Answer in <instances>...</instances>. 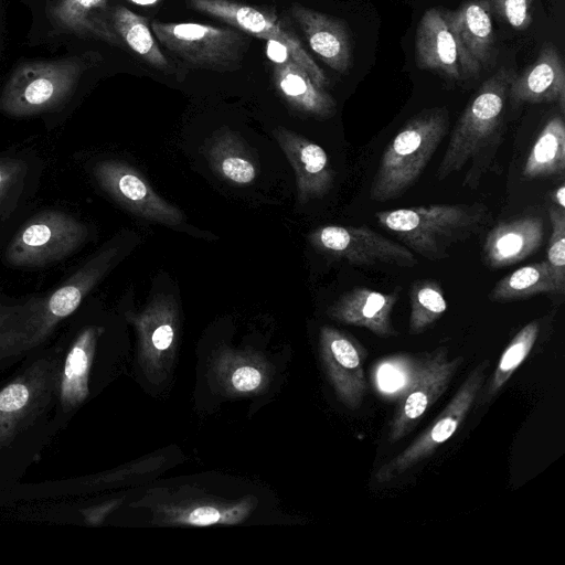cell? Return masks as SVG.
Here are the masks:
<instances>
[{"label": "cell", "instance_id": "39", "mask_svg": "<svg viewBox=\"0 0 565 565\" xmlns=\"http://www.w3.org/2000/svg\"><path fill=\"white\" fill-rule=\"evenodd\" d=\"M130 3L141 7H150L159 3L161 0H127Z\"/></svg>", "mask_w": 565, "mask_h": 565}, {"label": "cell", "instance_id": "29", "mask_svg": "<svg viewBox=\"0 0 565 565\" xmlns=\"http://www.w3.org/2000/svg\"><path fill=\"white\" fill-rule=\"evenodd\" d=\"M565 284L554 275L546 260L522 266L502 277L489 294L492 301H514L540 294H564Z\"/></svg>", "mask_w": 565, "mask_h": 565}, {"label": "cell", "instance_id": "33", "mask_svg": "<svg viewBox=\"0 0 565 565\" xmlns=\"http://www.w3.org/2000/svg\"><path fill=\"white\" fill-rule=\"evenodd\" d=\"M408 332L417 335L431 327L447 310L441 286L434 279H417L409 288Z\"/></svg>", "mask_w": 565, "mask_h": 565}, {"label": "cell", "instance_id": "25", "mask_svg": "<svg viewBox=\"0 0 565 565\" xmlns=\"http://www.w3.org/2000/svg\"><path fill=\"white\" fill-rule=\"evenodd\" d=\"M103 329H83L72 342L58 379L60 399L65 411L79 406L88 396V376L96 342Z\"/></svg>", "mask_w": 565, "mask_h": 565}, {"label": "cell", "instance_id": "16", "mask_svg": "<svg viewBox=\"0 0 565 565\" xmlns=\"http://www.w3.org/2000/svg\"><path fill=\"white\" fill-rule=\"evenodd\" d=\"M319 352L338 399L351 411L360 408L366 393L364 347L350 334L323 326L319 333Z\"/></svg>", "mask_w": 565, "mask_h": 565}, {"label": "cell", "instance_id": "18", "mask_svg": "<svg viewBox=\"0 0 565 565\" xmlns=\"http://www.w3.org/2000/svg\"><path fill=\"white\" fill-rule=\"evenodd\" d=\"M543 237L544 223L539 215H521L499 222L484 239L483 262L491 269L516 264L534 254Z\"/></svg>", "mask_w": 565, "mask_h": 565}, {"label": "cell", "instance_id": "22", "mask_svg": "<svg viewBox=\"0 0 565 565\" xmlns=\"http://www.w3.org/2000/svg\"><path fill=\"white\" fill-rule=\"evenodd\" d=\"M108 2L109 0H52L49 17L63 32L120 46L122 42L110 23Z\"/></svg>", "mask_w": 565, "mask_h": 565}, {"label": "cell", "instance_id": "10", "mask_svg": "<svg viewBox=\"0 0 565 565\" xmlns=\"http://www.w3.org/2000/svg\"><path fill=\"white\" fill-rule=\"evenodd\" d=\"M416 64L452 82L479 75L481 67L466 52L456 31L451 10L429 8L422 17L415 39Z\"/></svg>", "mask_w": 565, "mask_h": 565}, {"label": "cell", "instance_id": "13", "mask_svg": "<svg viewBox=\"0 0 565 565\" xmlns=\"http://www.w3.org/2000/svg\"><path fill=\"white\" fill-rule=\"evenodd\" d=\"M138 335L139 360L152 382L166 379L174 358L180 330L179 310L170 295L156 296L138 313H126Z\"/></svg>", "mask_w": 565, "mask_h": 565}, {"label": "cell", "instance_id": "31", "mask_svg": "<svg viewBox=\"0 0 565 565\" xmlns=\"http://www.w3.org/2000/svg\"><path fill=\"white\" fill-rule=\"evenodd\" d=\"M207 156L213 170L235 184H249L256 178L255 163L242 139L228 129H223L213 137Z\"/></svg>", "mask_w": 565, "mask_h": 565}, {"label": "cell", "instance_id": "11", "mask_svg": "<svg viewBox=\"0 0 565 565\" xmlns=\"http://www.w3.org/2000/svg\"><path fill=\"white\" fill-rule=\"evenodd\" d=\"M463 363L462 356L448 359V351L439 347L427 354L399 396L388 428L391 444L408 435L427 411L446 392L455 374Z\"/></svg>", "mask_w": 565, "mask_h": 565}, {"label": "cell", "instance_id": "35", "mask_svg": "<svg viewBox=\"0 0 565 565\" xmlns=\"http://www.w3.org/2000/svg\"><path fill=\"white\" fill-rule=\"evenodd\" d=\"M491 14L507 22L511 28L522 31L532 23L533 0H481Z\"/></svg>", "mask_w": 565, "mask_h": 565}, {"label": "cell", "instance_id": "15", "mask_svg": "<svg viewBox=\"0 0 565 565\" xmlns=\"http://www.w3.org/2000/svg\"><path fill=\"white\" fill-rule=\"evenodd\" d=\"M93 174L107 194L134 214L167 225L183 223V212L161 198L131 166L104 160L94 166Z\"/></svg>", "mask_w": 565, "mask_h": 565}, {"label": "cell", "instance_id": "23", "mask_svg": "<svg viewBox=\"0 0 565 565\" xmlns=\"http://www.w3.org/2000/svg\"><path fill=\"white\" fill-rule=\"evenodd\" d=\"M273 78L279 95L296 110L318 118L335 114L332 96L319 88L289 55L275 62Z\"/></svg>", "mask_w": 565, "mask_h": 565}, {"label": "cell", "instance_id": "1", "mask_svg": "<svg viewBox=\"0 0 565 565\" xmlns=\"http://www.w3.org/2000/svg\"><path fill=\"white\" fill-rule=\"evenodd\" d=\"M125 253L120 242H111L56 289L21 303L0 305V364L42 344L56 326L79 307Z\"/></svg>", "mask_w": 565, "mask_h": 565}, {"label": "cell", "instance_id": "37", "mask_svg": "<svg viewBox=\"0 0 565 565\" xmlns=\"http://www.w3.org/2000/svg\"><path fill=\"white\" fill-rule=\"evenodd\" d=\"M118 500L106 502L102 505L94 507L83 511L85 521L92 525H97L103 522L107 514H109L119 503Z\"/></svg>", "mask_w": 565, "mask_h": 565}, {"label": "cell", "instance_id": "34", "mask_svg": "<svg viewBox=\"0 0 565 565\" xmlns=\"http://www.w3.org/2000/svg\"><path fill=\"white\" fill-rule=\"evenodd\" d=\"M551 236L548 239L547 258L556 278L565 284V210L551 205L548 207Z\"/></svg>", "mask_w": 565, "mask_h": 565}, {"label": "cell", "instance_id": "26", "mask_svg": "<svg viewBox=\"0 0 565 565\" xmlns=\"http://www.w3.org/2000/svg\"><path fill=\"white\" fill-rule=\"evenodd\" d=\"M256 500L248 497L234 503L190 502L162 505L158 510V520L163 524L210 526L215 524L233 525L243 522L253 511Z\"/></svg>", "mask_w": 565, "mask_h": 565}, {"label": "cell", "instance_id": "8", "mask_svg": "<svg viewBox=\"0 0 565 565\" xmlns=\"http://www.w3.org/2000/svg\"><path fill=\"white\" fill-rule=\"evenodd\" d=\"M488 359L481 361L467 375L445 408L406 448L379 467L374 479L379 483L390 482L424 459L431 456L461 426L486 383Z\"/></svg>", "mask_w": 565, "mask_h": 565}, {"label": "cell", "instance_id": "12", "mask_svg": "<svg viewBox=\"0 0 565 565\" xmlns=\"http://www.w3.org/2000/svg\"><path fill=\"white\" fill-rule=\"evenodd\" d=\"M311 245L319 252L343 258L354 265H393L412 268L418 264L406 246L372 228L361 225H326L310 235Z\"/></svg>", "mask_w": 565, "mask_h": 565}, {"label": "cell", "instance_id": "2", "mask_svg": "<svg viewBox=\"0 0 565 565\" xmlns=\"http://www.w3.org/2000/svg\"><path fill=\"white\" fill-rule=\"evenodd\" d=\"M515 75L510 68H499L467 104L438 166L436 175L439 181L470 164L463 185H478L499 147L505 99Z\"/></svg>", "mask_w": 565, "mask_h": 565}, {"label": "cell", "instance_id": "30", "mask_svg": "<svg viewBox=\"0 0 565 565\" xmlns=\"http://www.w3.org/2000/svg\"><path fill=\"white\" fill-rule=\"evenodd\" d=\"M565 172V124L552 117L542 128L526 158L523 174L529 179L563 177Z\"/></svg>", "mask_w": 565, "mask_h": 565}, {"label": "cell", "instance_id": "36", "mask_svg": "<svg viewBox=\"0 0 565 565\" xmlns=\"http://www.w3.org/2000/svg\"><path fill=\"white\" fill-rule=\"evenodd\" d=\"M23 171V162L17 159H0V201Z\"/></svg>", "mask_w": 565, "mask_h": 565}, {"label": "cell", "instance_id": "14", "mask_svg": "<svg viewBox=\"0 0 565 565\" xmlns=\"http://www.w3.org/2000/svg\"><path fill=\"white\" fill-rule=\"evenodd\" d=\"M55 362L40 361L0 390V449L45 407L58 384Z\"/></svg>", "mask_w": 565, "mask_h": 565}, {"label": "cell", "instance_id": "3", "mask_svg": "<svg viewBox=\"0 0 565 565\" xmlns=\"http://www.w3.org/2000/svg\"><path fill=\"white\" fill-rule=\"evenodd\" d=\"M377 223L428 260L440 262L457 244L480 233L490 221L483 203L430 204L380 211Z\"/></svg>", "mask_w": 565, "mask_h": 565}, {"label": "cell", "instance_id": "4", "mask_svg": "<svg viewBox=\"0 0 565 565\" xmlns=\"http://www.w3.org/2000/svg\"><path fill=\"white\" fill-rule=\"evenodd\" d=\"M448 122V111L441 107L412 117L385 148L371 185V199L386 202L405 193L433 158Z\"/></svg>", "mask_w": 565, "mask_h": 565}, {"label": "cell", "instance_id": "17", "mask_svg": "<svg viewBox=\"0 0 565 565\" xmlns=\"http://www.w3.org/2000/svg\"><path fill=\"white\" fill-rule=\"evenodd\" d=\"M273 135L294 169L299 202L326 195L332 188L334 172L323 148L284 127H276Z\"/></svg>", "mask_w": 565, "mask_h": 565}, {"label": "cell", "instance_id": "19", "mask_svg": "<svg viewBox=\"0 0 565 565\" xmlns=\"http://www.w3.org/2000/svg\"><path fill=\"white\" fill-rule=\"evenodd\" d=\"M290 14L310 49L332 70L347 73L352 63V43L344 21L292 3Z\"/></svg>", "mask_w": 565, "mask_h": 565}, {"label": "cell", "instance_id": "27", "mask_svg": "<svg viewBox=\"0 0 565 565\" xmlns=\"http://www.w3.org/2000/svg\"><path fill=\"white\" fill-rule=\"evenodd\" d=\"M451 14L466 52L480 67H486L494 46V30L488 6L481 0H467Z\"/></svg>", "mask_w": 565, "mask_h": 565}, {"label": "cell", "instance_id": "9", "mask_svg": "<svg viewBox=\"0 0 565 565\" xmlns=\"http://www.w3.org/2000/svg\"><path fill=\"white\" fill-rule=\"evenodd\" d=\"M87 236L86 225L74 216L61 211H43L19 230L4 257L12 266H45L70 256Z\"/></svg>", "mask_w": 565, "mask_h": 565}, {"label": "cell", "instance_id": "32", "mask_svg": "<svg viewBox=\"0 0 565 565\" xmlns=\"http://www.w3.org/2000/svg\"><path fill=\"white\" fill-rule=\"evenodd\" d=\"M542 328V320L535 319L526 323L512 338L502 352L498 364L486 384L479 405L492 401L504 387L514 372L520 367L534 348Z\"/></svg>", "mask_w": 565, "mask_h": 565}, {"label": "cell", "instance_id": "38", "mask_svg": "<svg viewBox=\"0 0 565 565\" xmlns=\"http://www.w3.org/2000/svg\"><path fill=\"white\" fill-rule=\"evenodd\" d=\"M555 205L565 210V186L563 183L553 193Z\"/></svg>", "mask_w": 565, "mask_h": 565}, {"label": "cell", "instance_id": "7", "mask_svg": "<svg viewBox=\"0 0 565 565\" xmlns=\"http://www.w3.org/2000/svg\"><path fill=\"white\" fill-rule=\"evenodd\" d=\"M185 3L188 8L223 21L248 35L277 42L319 88L328 86L324 72L305 50L290 24L274 9L237 0H185Z\"/></svg>", "mask_w": 565, "mask_h": 565}, {"label": "cell", "instance_id": "21", "mask_svg": "<svg viewBox=\"0 0 565 565\" xmlns=\"http://www.w3.org/2000/svg\"><path fill=\"white\" fill-rule=\"evenodd\" d=\"M515 104L557 103L565 109V70L558 50L545 43L535 61L521 75H515L510 88Z\"/></svg>", "mask_w": 565, "mask_h": 565}, {"label": "cell", "instance_id": "5", "mask_svg": "<svg viewBox=\"0 0 565 565\" xmlns=\"http://www.w3.org/2000/svg\"><path fill=\"white\" fill-rule=\"evenodd\" d=\"M92 62L90 54H84L20 64L2 89L0 110L25 117L56 108L72 95Z\"/></svg>", "mask_w": 565, "mask_h": 565}, {"label": "cell", "instance_id": "6", "mask_svg": "<svg viewBox=\"0 0 565 565\" xmlns=\"http://www.w3.org/2000/svg\"><path fill=\"white\" fill-rule=\"evenodd\" d=\"M150 26L163 47L196 68L235 71L242 66L249 47L247 34L234 28L160 21H153Z\"/></svg>", "mask_w": 565, "mask_h": 565}, {"label": "cell", "instance_id": "24", "mask_svg": "<svg viewBox=\"0 0 565 565\" xmlns=\"http://www.w3.org/2000/svg\"><path fill=\"white\" fill-rule=\"evenodd\" d=\"M216 377L230 395L248 396L266 388L271 369L259 354L223 349L213 363Z\"/></svg>", "mask_w": 565, "mask_h": 565}, {"label": "cell", "instance_id": "28", "mask_svg": "<svg viewBox=\"0 0 565 565\" xmlns=\"http://www.w3.org/2000/svg\"><path fill=\"white\" fill-rule=\"evenodd\" d=\"M110 23L119 39L136 55L152 67L172 73L173 67L154 40L148 19L124 6L110 9Z\"/></svg>", "mask_w": 565, "mask_h": 565}, {"label": "cell", "instance_id": "20", "mask_svg": "<svg viewBox=\"0 0 565 565\" xmlns=\"http://www.w3.org/2000/svg\"><path fill=\"white\" fill-rule=\"evenodd\" d=\"M399 295L355 287L340 296L327 311L328 316L344 324L365 328L380 338L396 337L392 311Z\"/></svg>", "mask_w": 565, "mask_h": 565}]
</instances>
